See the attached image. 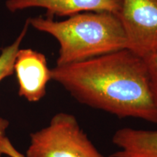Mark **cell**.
Listing matches in <instances>:
<instances>
[{
    "label": "cell",
    "mask_w": 157,
    "mask_h": 157,
    "mask_svg": "<svg viewBox=\"0 0 157 157\" xmlns=\"http://www.w3.org/2000/svg\"><path fill=\"white\" fill-rule=\"evenodd\" d=\"M143 59L148 70L153 100L157 108V53L148 55Z\"/></svg>",
    "instance_id": "9"
},
{
    "label": "cell",
    "mask_w": 157,
    "mask_h": 157,
    "mask_svg": "<svg viewBox=\"0 0 157 157\" xmlns=\"http://www.w3.org/2000/svg\"><path fill=\"white\" fill-rule=\"evenodd\" d=\"M122 0H7L5 6L12 13L39 7L46 10V16L71 17L88 12H108L119 15Z\"/></svg>",
    "instance_id": "6"
},
{
    "label": "cell",
    "mask_w": 157,
    "mask_h": 157,
    "mask_svg": "<svg viewBox=\"0 0 157 157\" xmlns=\"http://www.w3.org/2000/svg\"><path fill=\"white\" fill-rule=\"evenodd\" d=\"M3 155L10 157H25L13 146L8 137L6 136L0 140V157Z\"/></svg>",
    "instance_id": "10"
},
{
    "label": "cell",
    "mask_w": 157,
    "mask_h": 157,
    "mask_svg": "<svg viewBox=\"0 0 157 157\" xmlns=\"http://www.w3.org/2000/svg\"><path fill=\"white\" fill-rule=\"evenodd\" d=\"M111 140L119 151L110 157H157V130L123 127Z\"/></svg>",
    "instance_id": "7"
},
{
    "label": "cell",
    "mask_w": 157,
    "mask_h": 157,
    "mask_svg": "<svg viewBox=\"0 0 157 157\" xmlns=\"http://www.w3.org/2000/svg\"><path fill=\"white\" fill-rule=\"evenodd\" d=\"M25 157H105L90 140L76 118L60 112L49 124L30 134Z\"/></svg>",
    "instance_id": "3"
},
{
    "label": "cell",
    "mask_w": 157,
    "mask_h": 157,
    "mask_svg": "<svg viewBox=\"0 0 157 157\" xmlns=\"http://www.w3.org/2000/svg\"><path fill=\"white\" fill-rule=\"evenodd\" d=\"M29 25L53 36L59 44L56 66L84 61L127 49V37L117 15L88 12L62 21L43 17H30Z\"/></svg>",
    "instance_id": "2"
},
{
    "label": "cell",
    "mask_w": 157,
    "mask_h": 157,
    "mask_svg": "<svg viewBox=\"0 0 157 157\" xmlns=\"http://www.w3.org/2000/svg\"><path fill=\"white\" fill-rule=\"evenodd\" d=\"M29 27V21L26 20L22 31L14 42L2 50L0 54V82L2 81L5 78L8 77L14 74V63L16 54L17 51L20 50L21 42L26 35Z\"/></svg>",
    "instance_id": "8"
},
{
    "label": "cell",
    "mask_w": 157,
    "mask_h": 157,
    "mask_svg": "<svg viewBox=\"0 0 157 157\" xmlns=\"http://www.w3.org/2000/svg\"><path fill=\"white\" fill-rule=\"evenodd\" d=\"M51 78L83 105L121 119L157 124L146 63L129 49L56 66Z\"/></svg>",
    "instance_id": "1"
},
{
    "label": "cell",
    "mask_w": 157,
    "mask_h": 157,
    "mask_svg": "<svg viewBox=\"0 0 157 157\" xmlns=\"http://www.w3.org/2000/svg\"><path fill=\"white\" fill-rule=\"evenodd\" d=\"M118 17L127 49L143 58L157 53V0H122Z\"/></svg>",
    "instance_id": "4"
},
{
    "label": "cell",
    "mask_w": 157,
    "mask_h": 157,
    "mask_svg": "<svg viewBox=\"0 0 157 157\" xmlns=\"http://www.w3.org/2000/svg\"><path fill=\"white\" fill-rule=\"evenodd\" d=\"M14 73L21 97L31 103L38 102L44 97L47 85L52 78L44 54L32 49H20L15 60Z\"/></svg>",
    "instance_id": "5"
},
{
    "label": "cell",
    "mask_w": 157,
    "mask_h": 157,
    "mask_svg": "<svg viewBox=\"0 0 157 157\" xmlns=\"http://www.w3.org/2000/svg\"><path fill=\"white\" fill-rule=\"evenodd\" d=\"M9 127V121L7 119L0 117V140L5 137V133L7 129Z\"/></svg>",
    "instance_id": "11"
},
{
    "label": "cell",
    "mask_w": 157,
    "mask_h": 157,
    "mask_svg": "<svg viewBox=\"0 0 157 157\" xmlns=\"http://www.w3.org/2000/svg\"><path fill=\"white\" fill-rule=\"evenodd\" d=\"M5 157H10V156H5Z\"/></svg>",
    "instance_id": "12"
}]
</instances>
